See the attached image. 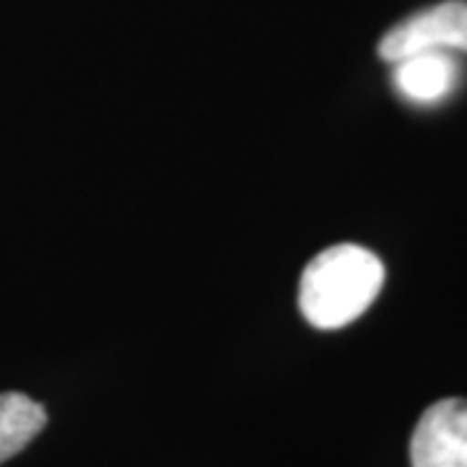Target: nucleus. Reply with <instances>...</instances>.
<instances>
[{"instance_id": "obj_1", "label": "nucleus", "mask_w": 467, "mask_h": 467, "mask_svg": "<svg viewBox=\"0 0 467 467\" xmlns=\"http://www.w3.org/2000/svg\"><path fill=\"white\" fill-rule=\"evenodd\" d=\"M384 285L382 260L358 244H335L312 257L299 284V309L319 330H340L361 317Z\"/></svg>"}, {"instance_id": "obj_2", "label": "nucleus", "mask_w": 467, "mask_h": 467, "mask_svg": "<svg viewBox=\"0 0 467 467\" xmlns=\"http://www.w3.org/2000/svg\"><path fill=\"white\" fill-rule=\"evenodd\" d=\"M377 52L387 63L418 52H467V0H444L402 18L379 39Z\"/></svg>"}, {"instance_id": "obj_3", "label": "nucleus", "mask_w": 467, "mask_h": 467, "mask_svg": "<svg viewBox=\"0 0 467 467\" xmlns=\"http://www.w3.org/2000/svg\"><path fill=\"white\" fill-rule=\"evenodd\" d=\"M413 467H467V400L434 402L410 439Z\"/></svg>"}, {"instance_id": "obj_4", "label": "nucleus", "mask_w": 467, "mask_h": 467, "mask_svg": "<svg viewBox=\"0 0 467 467\" xmlns=\"http://www.w3.org/2000/svg\"><path fill=\"white\" fill-rule=\"evenodd\" d=\"M392 66V84L398 94L420 107H431L451 97L462 76L454 52H418Z\"/></svg>"}, {"instance_id": "obj_5", "label": "nucleus", "mask_w": 467, "mask_h": 467, "mask_svg": "<svg viewBox=\"0 0 467 467\" xmlns=\"http://www.w3.org/2000/svg\"><path fill=\"white\" fill-rule=\"evenodd\" d=\"M47 426V410L21 392L0 395V465L26 450Z\"/></svg>"}]
</instances>
